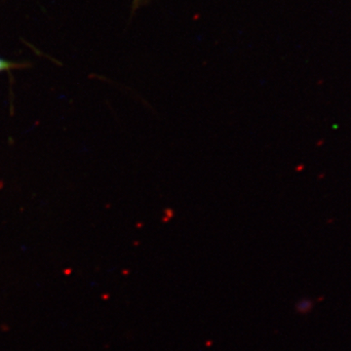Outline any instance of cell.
Returning a JSON list of instances; mask_svg holds the SVG:
<instances>
[{
	"mask_svg": "<svg viewBox=\"0 0 351 351\" xmlns=\"http://www.w3.org/2000/svg\"><path fill=\"white\" fill-rule=\"evenodd\" d=\"M21 66H23L22 64H17L13 63V62H9L7 61V60L0 58V73H1V71H9V69L21 68Z\"/></svg>",
	"mask_w": 351,
	"mask_h": 351,
	"instance_id": "6da1fadb",
	"label": "cell"
}]
</instances>
